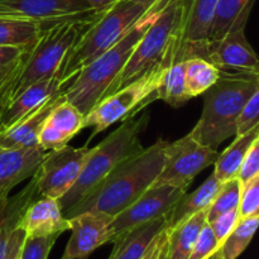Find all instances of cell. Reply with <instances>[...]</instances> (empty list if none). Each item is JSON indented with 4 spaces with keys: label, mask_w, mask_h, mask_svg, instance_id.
I'll list each match as a JSON object with an SVG mask.
<instances>
[{
    "label": "cell",
    "mask_w": 259,
    "mask_h": 259,
    "mask_svg": "<svg viewBox=\"0 0 259 259\" xmlns=\"http://www.w3.org/2000/svg\"><path fill=\"white\" fill-rule=\"evenodd\" d=\"M101 13L93 10L78 17L46 23L39 35L22 47L19 55L0 75V109L33 83L55 75L71 48Z\"/></svg>",
    "instance_id": "obj_1"
},
{
    "label": "cell",
    "mask_w": 259,
    "mask_h": 259,
    "mask_svg": "<svg viewBox=\"0 0 259 259\" xmlns=\"http://www.w3.org/2000/svg\"><path fill=\"white\" fill-rule=\"evenodd\" d=\"M167 144L164 139H158L148 148L123 159L86 196L63 212L65 218L71 219L86 211L114 218L126 209L156 182L163 168Z\"/></svg>",
    "instance_id": "obj_2"
},
{
    "label": "cell",
    "mask_w": 259,
    "mask_h": 259,
    "mask_svg": "<svg viewBox=\"0 0 259 259\" xmlns=\"http://www.w3.org/2000/svg\"><path fill=\"white\" fill-rule=\"evenodd\" d=\"M164 2L166 0H157L118 42L85 66L72 82L63 88L66 100L77 108L83 116L105 96L109 86L126 65L134 48L154 22Z\"/></svg>",
    "instance_id": "obj_3"
},
{
    "label": "cell",
    "mask_w": 259,
    "mask_h": 259,
    "mask_svg": "<svg viewBox=\"0 0 259 259\" xmlns=\"http://www.w3.org/2000/svg\"><path fill=\"white\" fill-rule=\"evenodd\" d=\"M259 90V73L220 71L217 82L205 91L204 108L190 133L211 149L237 134V119L245 101Z\"/></svg>",
    "instance_id": "obj_4"
},
{
    "label": "cell",
    "mask_w": 259,
    "mask_h": 259,
    "mask_svg": "<svg viewBox=\"0 0 259 259\" xmlns=\"http://www.w3.org/2000/svg\"><path fill=\"white\" fill-rule=\"evenodd\" d=\"M148 123L149 114H143L139 118L132 116L125 119L118 129L94 147L78 179L58 200L62 212L67 211L86 196L116 164L144 148L141 136Z\"/></svg>",
    "instance_id": "obj_5"
},
{
    "label": "cell",
    "mask_w": 259,
    "mask_h": 259,
    "mask_svg": "<svg viewBox=\"0 0 259 259\" xmlns=\"http://www.w3.org/2000/svg\"><path fill=\"white\" fill-rule=\"evenodd\" d=\"M181 17L182 0H166L154 22L136 46L126 65L109 86L105 96L124 88L156 66L176 62Z\"/></svg>",
    "instance_id": "obj_6"
},
{
    "label": "cell",
    "mask_w": 259,
    "mask_h": 259,
    "mask_svg": "<svg viewBox=\"0 0 259 259\" xmlns=\"http://www.w3.org/2000/svg\"><path fill=\"white\" fill-rule=\"evenodd\" d=\"M152 5L118 0L101 13L100 17L78 38L63 61L61 72L66 86L72 82L85 66L118 42Z\"/></svg>",
    "instance_id": "obj_7"
},
{
    "label": "cell",
    "mask_w": 259,
    "mask_h": 259,
    "mask_svg": "<svg viewBox=\"0 0 259 259\" xmlns=\"http://www.w3.org/2000/svg\"><path fill=\"white\" fill-rule=\"evenodd\" d=\"M166 67L167 66L164 65L156 66L137 80L132 81L124 88L101 99L83 116V129L94 128L89 142L96 134L108 129L116 121L136 116V114L142 108L157 100L158 99L157 89L159 88L162 75Z\"/></svg>",
    "instance_id": "obj_8"
},
{
    "label": "cell",
    "mask_w": 259,
    "mask_h": 259,
    "mask_svg": "<svg viewBox=\"0 0 259 259\" xmlns=\"http://www.w3.org/2000/svg\"><path fill=\"white\" fill-rule=\"evenodd\" d=\"M219 152L196 141L191 133L175 142H168L164 163L156 185L168 184L187 190L195 177L206 167L214 164Z\"/></svg>",
    "instance_id": "obj_9"
},
{
    "label": "cell",
    "mask_w": 259,
    "mask_h": 259,
    "mask_svg": "<svg viewBox=\"0 0 259 259\" xmlns=\"http://www.w3.org/2000/svg\"><path fill=\"white\" fill-rule=\"evenodd\" d=\"M186 190L168 184H153L133 204L116 214L109 224V243L137 227L166 218L169 210L185 195Z\"/></svg>",
    "instance_id": "obj_10"
},
{
    "label": "cell",
    "mask_w": 259,
    "mask_h": 259,
    "mask_svg": "<svg viewBox=\"0 0 259 259\" xmlns=\"http://www.w3.org/2000/svg\"><path fill=\"white\" fill-rule=\"evenodd\" d=\"M93 148L88 146L75 148L66 144L47 151L35 172L40 196L60 200L78 179Z\"/></svg>",
    "instance_id": "obj_11"
},
{
    "label": "cell",
    "mask_w": 259,
    "mask_h": 259,
    "mask_svg": "<svg viewBox=\"0 0 259 259\" xmlns=\"http://www.w3.org/2000/svg\"><path fill=\"white\" fill-rule=\"evenodd\" d=\"M217 3L218 0H182L176 62L191 57L206 60Z\"/></svg>",
    "instance_id": "obj_12"
},
{
    "label": "cell",
    "mask_w": 259,
    "mask_h": 259,
    "mask_svg": "<svg viewBox=\"0 0 259 259\" xmlns=\"http://www.w3.org/2000/svg\"><path fill=\"white\" fill-rule=\"evenodd\" d=\"M83 0H0V17L53 22L93 12Z\"/></svg>",
    "instance_id": "obj_13"
},
{
    "label": "cell",
    "mask_w": 259,
    "mask_h": 259,
    "mask_svg": "<svg viewBox=\"0 0 259 259\" xmlns=\"http://www.w3.org/2000/svg\"><path fill=\"white\" fill-rule=\"evenodd\" d=\"M68 220L71 237L60 259H88L98 248L109 243L108 228L113 217L86 211Z\"/></svg>",
    "instance_id": "obj_14"
},
{
    "label": "cell",
    "mask_w": 259,
    "mask_h": 259,
    "mask_svg": "<svg viewBox=\"0 0 259 259\" xmlns=\"http://www.w3.org/2000/svg\"><path fill=\"white\" fill-rule=\"evenodd\" d=\"M206 60L219 71L259 73V61L245 37V29L230 32L209 46Z\"/></svg>",
    "instance_id": "obj_15"
},
{
    "label": "cell",
    "mask_w": 259,
    "mask_h": 259,
    "mask_svg": "<svg viewBox=\"0 0 259 259\" xmlns=\"http://www.w3.org/2000/svg\"><path fill=\"white\" fill-rule=\"evenodd\" d=\"M47 151L39 147L12 149L0 147V201L9 197L17 185L37 172Z\"/></svg>",
    "instance_id": "obj_16"
},
{
    "label": "cell",
    "mask_w": 259,
    "mask_h": 259,
    "mask_svg": "<svg viewBox=\"0 0 259 259\" xmlns=\"http://www.w3.org/2000/svg\"><path fill=\"white\" fill-rule=\"evenodd\" d=\"M66 86L61 68L51 77L40 80L23 91L12 103L0 109V133L12 126L20 119L25 118L34 109Z\"/></svg>",
    "instance_id": "obj_17"
},
{
    "label": "cell",
    "mask_w": 259,
    "mask_h": 259,
    "mask_svg": "<svg viewBox=\"0 0 259 259\" xmlns=\"http://www.w3.org/2000/svg\"><path fill=\"white\" fill-rule=\"evenodd\" d=\"M65 99L63 89L47 101L0 133V147L12 149H27L38 147V136L50 115L51 110Z\"/></svg>",
    "instance_id": "obj_18"
},
{
    "label": "cell",
    "mask_w": 259,
    "mask_h": 259,
    "mask_svg": "<svg viewBox=\"0 0 259 259\" xmlns=\"http://www.w3.org/2000/svg\"><path fill=\"white\" fill-rule=\"evenodd\" d=\"M19 228L25 237H60L70 230V220L63 215L58 200L39 196L23 215Z\"/></svg>",
    "instance_id": "obj_19"
},
{
    "label": "cell",
    "mask_w": 259,
    "mask_h": 259,
    "mask_svg": "<svg viewBox=\"0 0 259 259\" xmlns=\"http://www.w3.org/2000/svg\"><path fill=\"white\" fill-rule=\"evenodd\" d=\"M37 174L30 177L29 182L17 195L0 201V259L7 254L8 243L17 228H19L23 215L33 201L39 197Z\"/></svg>",
    "instance_id": "obj_20"
},
{
    "label": "cell",
    "mask_w": 259,
    "mask_h": 259,
    "mask_svg": "<svg viewBox=\"0 0 259 259\" xmlns=\"http://www.w3.org/2000/svg\"><path fill=\"white\" fill-rule=\"evenodd\" d=\"M223 184L224 182L220 181L214 174H211L207 177L206 181L194 192L191 194L185 192L184 196L176 202V205L166 215L167 229H172V228L177 227L180 223L191 218L192 215L209 209L217 194L222 189Z\"/></svg>",
    "instance_id": "obj_21"
},
{
    "label": "cell",
    "mask_w": 259,
    "mask_h": 259,
    "mask_svg": "<svg viewBox=\"0 0 259 259\" xmlns=\"http://www.w3.org/2000/svg\"><path fill=\"white\" fill-rule=\"evenodd\" d=\"M167 228L166 218L137 227L119 237L109 259H142L157 235Z\"/></svg>",
    "instance_id": "obj_22"
},
{
    "label": "cell",
    "mask_w": 259,
    "mask_h": 259,
    "mask_svg": "<svg viewBox=\"0 0 259 259\" xmlns=\"http://www.w3.org/2000/svg\"><path fill=\"white\" fill-rule=\"evenodd\" d=\"M254 2L255 0H218L210 30L209 46L224 38L228 33L245 29Z\"/></svg>",
    "instance_id": "obj_23"
},
{
    "label": "cell",
    "mask_w": 259,
    "mask_h": 259,
    "mask_svg": "<svg viewBox=\"0 0 259 259\" xmlns=\"http://www.w3.org/2000/svg\"><path fill=\"white\" fill-rule=\"evenodd\" d=\"M257 138H259V125L247 133L235 136L233 143L224 152L218 154L214 162L212 174L222 182H227L238 177L243 159L245 158L253 142Z\"/></svg>",
    "instance_id": "obj_24"
},
{
    "label": "cell",
    "mask_w": 259,
    "mask_h": 259,
    "mask_svg": "<svg viewBox=\"0 0 259 259\" xmlns=\"http://www.w3.org/2000/svg\"><path fill=\"white\" fill-rule=\"evenodd\" d=\"M206 210L192 215L177 227L167 229V254L168 259H187L195 242L206 223Z\"/></svg>",
    "instance_id": "obj_25"
},
{
    "label": "cell",
    "mask_w": 259,
    "mask_h": 259,
    "mask_svg": "<svg viewBox=\"0 0 259 259\" xmlns=\"http://www.w3.org/2000/svg\"><path fill=\"white\" fill-rule=\"evenodd\" d=\"M157 94L158 99L166 101L174 108L185 105L191 99L186 89L184 61L174 62L164 68Z\"/></svg>",
    "instance_id": "obj_26"
},
{
    "label": "cell",
    "mask_w": 259,
    "mask_h": 259,
    "mask_svg": "<svg viewBox=\"0 0 259 259\" xmlns=\"http://www.w3.org/2000/svg\"><path fill=\"white\" fill-rule=\"evenodd\" d=\"M185 81L190 98L204 94L218 81L220 71L212 63L201 57H191L184 61Z\"/></svg>",
    "instance_id": "obj_27"
},
{
    "label": "cell",
    "mask_w": 259,
    "mask_h": 259,
    "mask_svg": "<svg viewBox=\"0 0 259 259\" xmlns=\"http://www.w3.org/2000/svg\"><path fill=\"white\" fill-rule=\"evenodd\" d=\"M45 24L32 20L0 17V46L24 47L39 35Z\"/></svg>",
    "instance_id": "obj_28"
},
{
    "label": "cell",
    "mask_w": 259,
    "mask_h": 259,
    "mask_svg": "<svg viewBox=\"0 0 259 259\" xmlns=\"http://www.w3.org/2000/svg\"><path fill=\"white\" fill-rule=\"evenodd\" d=\"M259 224V214L252 217L240 218L238 224L233 229L220 247L223 258L238 259L250 244Z\"/></svg>",
    "instance_id": "obj_29"
},
{
    "label": "cell",
    "mask_w": 259,
    "mask_h": 259,
    "mask_svg": "<svg viewBox=\"0 0 259 259\" xmlns=\"http://www.w3.org/2000/svg\"><path fill=\"white\" fill-rule=\"evenodd\" d=\"M48 124L53 125L70 137L71 139L83 129V114L77 108L72 105L70 101L63 99L51 110L47 118Z\"/></svg>",
    "instance_id": "obj_30"
},
{
    "label": "cell",
    "mask_w": 259,
    "mask_h": 259,
    "mask_svg": "<svg viewBox=\"0 0 259 259\" xmlns=\"http://www.w3.org/2000/svg\"><path fill=\"white\" fill-rule=\"evenodd\" d=\"M243 184L239 181L238 177L224 182L222 189L219 190V192H218L217 196H215L214 201L211 202L209 209L206 210L207 223L214 220L215 218H218L219 215L229 212L234 209H238Z\"/></svg>",
    "instance_id": "obj_31"
},
{
    "label": "cell",
    "mask_w": 259,
    "mask_h": 259,
    "mask_svg": "<svg viewBox=\"0 0 259 259\" xmlns=\"http://www.w3.org/2000/svg\"><path fill=\"white\" fill-rule=\"evenodd\" d=\"M238 212L239 218L259 214V175L243 185Z\"/></svg>",
    "instance_id": "obj_32"
},
{
    "label": "cell",
    "mask_w": 259,
    "mask_h": 259,
    "mask_svg": "<svg viewBox=\"0 0 259 259\" xmlns=\"http://www.w3.org/2000/svg\"><path fill=\"white\" fill-rule=\"evenodd\" d=\"M57 238V235L25 237L19 259H47Z\"/></svg>",
    "instance_id": "obj_33"
},
{
    "label": "cell",
    "mask_w": 259,
    "mask_h": 259,
    "mask_svg": "<svg viewBox=\"0 0 259 259\" xmlns=\"http://www.w3.org/2000/svg\"><path fill=\"white\" fill-rule=\"evenodd\" d=\"M259 125V90L245 101L237 119V134L240 136Z\"/></svg>",
    "instance_id": "obj_34"
},
{
    "label": "cell",
    "mask_w": 259,
    "mask_h": 259,
    "mask_svg": "<svg viewBox=\"0 0 259 259\" xmlns=\"http://www.w3.org/2000/svg\"><path fill=\"white\" fill-rule=\"evenodd\" d=\"M219 248L220 245L215 238L214 233H212L211 227L206 222L202 227L187 259H210Z\"/></svg>",
    "instance_id": "obj_35"
},
{
    "label": "cell",
    "mask_w": 259,
    "mask_h": 259,
    "mask_svg": "<svg viewBox=\"0 0 259 259\" xmlns=\"http://www.w3.org/2000/svg\"><path fill=\"white\" fill-rule=\"evenodd\" d=\"M239 212L238 209L232 210L229 212H225V214L219 215L218 218H215L214 220L209 223V225L211 227L212 233H214L215 238H217L218 243L222 247V244L224 243V240L227 239L228 235L233 232V229L235 228V225L239 222Z\"/></svg>",
    "instance_id": "obj_36"
},
{
    "label": "cell",
    "mask_w": 259,
    "mask_h": 259,
    "mask_svg": "<svg viewBox=\"0 0 259 259\" xmlns=\"http://www.w3.org/2000/svg\"><path fill=\"white\" fill-rule=\"evenodd\" d=\"M70 139V137L46 121L38 136V147L43 151H52L66 146Z\"/></svg>",
    "instance_id": "obj_37"
},
{
    "label": "cell",
    "mask_w": 259,
    "mask_h": 259,
    "mask_svg": "<svg viewBox=\"0 0 259 259\" xmlns=\"http://www.w3.org/2000/svg\"><path fill=\"white\" fill-rule=\"evenodd\" d=\"M259 175V138L253 142L247 156L243 159L238 179L243 185Z\"/></svg>",
    "instance_id": "obj_38"
},
{
    "label": "cell",
    "mask_w": 259,
    "mask_h": 259,
    "mask_svg": "<svg viewBox=\"0 0 259 259\" xmlns=\"http://www.w3.org/2000/svg\"><path fill=\"white\" fill-rule=\"evenodd\" d=\"M24 239V230H22L20 228H17V229L14 230V233L12 234V237H10L9 243H8L7 254H5L4 259H19Z\"/></svg>",
    "instance_id": "obj_39"
},
{
    "label": "cell",
    "mask_w": 259,
    "mask_h": 259,
    "mask_svg": "<svg viewBox=\"0 0 259 259\" xmlns=\"http://www.w3.org/2000/svg\"><path fill=\"white\" fill-rule=\"evenodd\" d=\"M19 47H9V46H0V75L8 68V66L14 61L19 55Z\"/></svg>",
    "instance_id": "obj_40"
},
{
    "label": "cell",
    "mask_w": 259,
    "mask_h": 259,
    "mask_svg": "<svg viewBox=\"0 0 259 259\" xmlns=\"http://www.w3.org/2000/svg\"><path fill=\"white\" fill-rule=\"evenodd\" d=\"M91 9L96 10V12H104V10L109 9L111 5L115 4L118 0H83Z\"/></svg>",
    "instance_id": "obj_41"
},
{
    "label": "cell",
    "mask_w": 259,
    "mask_h": 259,
    "mask_svg": "<svg viewBox=\"0 0 259 259\" xmlns=\"http://www.w3.org/2000/svg\"><path fill=\"white\" fill-rule=\"evenodd\" d=\"M167 237H168V235H167ZM158 259H168V254H167V240L163 244V247H162V250L161 253H159Z\"/></svg>",
    "instance_id": "obj_42"
},
{
    "label": "cell",
    "mask_w": 259,
    "mask_h": 259,
    "mask_svg": "<svg viewBox=\"0 0 259 259\" xmlns=\"http://www.w3.org/2000/svg\"><path fill=\"white\" fill-rule=\"evenodd\" d=\"M129 2L139 3V4H143V5H152V4H154L157 0H129Z\"/></svg>",
    "instance_id": "obj_43"
},
{
    "label": "cell",
    "mask_w": 259,
    "mask_h": 259,
    "mask_svg": "<svg viewBox=\"0 0 259 259\" xmlns=\"http://www.w3.org/2000/svg\"><path fill=\"white\" fill-rule=\"evenodd\" d=\"M210 259H224V258H223L222 252H220V248H219V249L217 250V252L214 253V254H212V257L210 258Z\"/></svg>",
    "instance_id": "obj_44"
}]
</instances>
